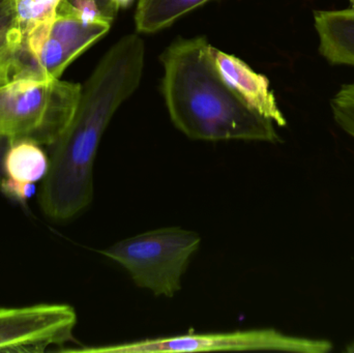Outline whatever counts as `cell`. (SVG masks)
I'll use <instances>...</instances> for the list:
<instances>
[{
	"instance_id": "obj_1",
	"label": "cell",
	"mask_w": 354,
	"mask_h": 353,
	"mask_svg": "<svg viewBox=\"0 0 354 353\" xmlns=\"http://www.w3.org/2000/svg\"><path fill=\"white\" fill-rule=\"evenodd\" d=\"M145 41L128 35L100 60L82 86L78 107L64 134L52 145L39 204L51 221H71L93 202V166L108 124L138 88L145 70Z\"/></svg>"
},
{
	"instance_id": "obj_2",
	"label": "cell",
	"mask_w": 354,
	"mask_h": 353,
	"mask_svg": "<svg viewBox=\"0 0 354 353\" xmlns=\"http://www.w3.org/2000/svg\"><path fill=\"white\" fill-rule=\"evenodd\" d=\"M161 59L166 106L185 136L212 142L282 141L274 122L254 111L224 80L205 37L178 39Z\"/></svg>"
},
{
	"instance_id": "obj_3",
	"label": "cell",
	"mask_w": 354,
	"mask_h": 353,
	"mask_svg": "<svg viewBox=\"0 0 354 353\" xmlns=\"http://www.w3.org/2000/svg\"><path fill=\"white\" fill-rule=\"evenodd\" d=\"M81 90L62 79H10L0 86V135L52 146L70 126Z\"/></svg>"
},
{
	"instance_id": "obj_4",
	"label": "cell",
	"mask_w": 354,
	"mask_h": 353,
	"mask_svg": "<svg viewBox=\"0 0 354 353\" xmlns=\"http://www.w3.org/2000/svg\"><path fill=\"white\" fill-rule=\"evenodd\" d=\"M200 244L197 232L159 228L120 240L102 254L124 267L138 287L156 296L174 298Z\"/></svg>"
},
{
	"instance_id": "obj_5",
	"label": "cell",
	"mask_w": 354,
	"mask_h": 353,
	"mask_svg": "<svg viewBox=\"0 0 354 353\" xmlns=\"http://www.w3.org/2000/svg\"><path fill=\"white\" fill-rule=\"evenodd\" d=\"M332 350L333 343L328 340L293 337L285 335L277 330L263 329L228 333L187 334L172 337L151 338L130 343L68 350L72 352L89 353H174L247 350L324 353Z\"/></svg>"
},
{
	"instance_id": "obj_6",
	"label": "cell",
	"mask_w": 354,
	"mask_h": 353,
	"mask_svg": "<svg viewBox=\"0 0 354 353\" xmlns=\"http://www.w3.org/2000/svg\"><path fill=\"white\" fill-rule=\"evenodd\" d=\"M77 313L66 304L0 308V352L39 353L74 341Z\"/></svg>"
},
{
	"instance_id": "obj_7",
	"label": "cell",
	"mask_w": 354,
	"mask_h": 353,
	"mask_svg": "<svg viewBox=\"0 0 354 353\" xmlns=\"http://www.w3.org/2000/svg\"><path fill=\"white\" fill-rule=\"evenodd\" d=\"M212 56L218 72L229 86L260 115L272 120L278 126H286L287 120L279 107L270 80L256 73L236 56L212 47Z\"/></svg>"
},
{
	"instance_id": "obj_8",
	"label": "cell",
	"mask_w": 354,
	"mask_h": 353,
	"mask_svg": "<svg viewBox=\"0 0 354 353\" xmlns=\"http://www.w3.org/2000/svg\"><path fill=\"white\" fill-rule=\"evenodd\" d=\"M49 167V158L41 145L27 140L12 141L3 161L2 194L25 203L35 193V184L43 180Z\"/></svg>"
},
{
	"instance_id": "obj_9",
	"label": "cell",
	"mask_w": 354,
	"mask_h": 353,
	"mask_svg": "<svg viewBox=\"0 0 354 353\" xmlns=\"http://www.w3.org/2000/svg\"><path fill=\"white\" fill-rule=\"evenodd\" d=\"M320 55L333 66L354 68V8L314 12Z\"/></svg>"
},
{
	"instance_id": "obj_10",
	"label": "cell",
	"mask_w": 354,
	"mask_h": 353,
	"mask_svg": "<svg viewBox=\"0 0 354 353\" xmlns=\"http://www.w3.org/2000/svg\"><path fill=\"white\" fill-rule=\"evenodd\" d=\"M110 22H85L73 15L56 12L49 33L64 46L74 59L84 53L111 28Z\"/></svg>"
},
{
	"instance_id": "obj_11",
	"label": "cell",
	"mask_w": 354,
	"mask_h": 353,
	"mask_svg": "<svg viewBox=\"0 0 354 353\" xmlns=\"http://www.w3.org/2000/svg\"><path fill=\"white\" fill-rule=\"evenodd\" d=\"M208 1L210 0H139L135 14L137 31L158 32Z\"/></svg>"
},
{
	"instance_id": "obj_12",
	"label": "cell",
	"mask_w": 354,
	"mask_h": 353,
	"mask_svg": "<svg viewBox=\"0 0 354 353\" xmlns=\"http://www.w3.org/2000/svg\"><path fill=\"white\" fill-rule=\"evenodd\" d=\"M22 41L15 0H0V66L8 72Z\"/></svg>"
},
{
	"instance_id": "obj_13",
	"label": "cell",
	"mask_w": 354,
	"mask_h": 353,
	"mask_svg": "<svg viewBox=\"0 0 354 353\" xmlns=\"http://www.w3.org/2000/svg\"><path fill=\"white\" fill-rule=\"evenodd\" d=\"M62 0H15L23 37L29 31L55 18Z\"/></svg>"
},
{
	"instance_id": "obj_14",
	"label": "cell",
	"mask_w": 354,
	"mask_h": 353,
	"mask_svg": "<svg viewBox=\"0 0 354 353\" xmlns=\"http://www.w3.org/2000/svg\"><path fill=\"white\" fill-rule=\"evenodd\" d=\"M337 126L354 140V81L342 85L330 99Z\"/></svg>"
},
{
	"instance_id": "obj_15",
	"label": "cell",
	"mask_w": 354,
	"mask_h": 353,
	"mask_svg": "<svg viewBox=\"0 0 354 353\" xmlns=\"http://www.w3.org/2000/svg\"><path fill=\"white\" fill-rule=\"evenodd\" d=\"M93 1L97 4L100 10H101L102 14H103L106 18L111 21L114 20L120 8L116 6L113 0H93Z\"/></svg>"
},
{
	"instance_id": "obj_16",
	"label": "cell",
	"mask_w": 354,
	"mask_h": 353,
	"mask_svg": "<svg viewBox=\"0 0 354 353\" xmlns=\"http://www.w3.org/2000/svg\"><path fill=\"white\" fill-rule=\"evenodd\" d=\"M12 141L8 137L0 135V191H1L3 182H6V175H4L3 161L6 157V151L10 147Z\"/></svg>"
},
{
	"instance_id": "obj_17",
	"label": "cell",
	"mask_w": 354,
	"mask_h": 353,
	"mask_svg": "<svg viewBox=\"0 0 354 353\" xmlns=\"http://www.w3.org/2000/svg\"><path fill=\"white\" fill-rule=\"evenodd\" d=\"M8 80H10V72H8V68L0 66V86L8 82Z\"/></svg>"
},
{
	"instance_id": "obj_18",
	"label": "cell",
	"mask_w": 354,
	"mask_h": 353,
	"mask_svg": "<svg viewBox=\"0 0 354 353\" xmlns=\"http://www.w3.org/2000/svg\"><path fill=\"white\" fill-rule=\"evenodd\" d=\"M134 0H113L114 3L116 4L118 8H126L133 3Z\"/></svg>"
},
{
	"instance_id": "obj_19",
	"label": "cell",
	"mask_w": 354,
	"mask_h": 353,
	"mask_svg": "<svg viewBox=\"0 0 354 353\" xmlns=\"http://www.w3.org/2000/svg\"><path fill=\"white\" fill-rule=\"evenodd\" d=\"M351 2V8H354V0H348Z\"/></svg>"
}]
</instances>
